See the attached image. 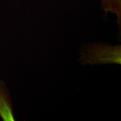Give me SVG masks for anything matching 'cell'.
I'll return each mask as SVG.
<instances>
[{"label": "cell", "instance_id": "1", "mask_svg": "<svg viewBox=\"0 0 121 121\" xmlns=\"http://www.w3.org/2000/svg\"><path fill=\"white\" fill-rule=\"evenodd\" d=\"M80 55V62L82 66L121 65V45H112L104 42L90 43L82 47Z\"/></svg>", "mask_w": 121, "mask_h": 121}, {"label": "cell", "instance_id": "2", "mask_svg": "<svg viewBox=\"0 0 121 121\" xmlns=\"http://www.w3.org/2000/svg\"><path fill=\"white\" fill-rule=\"evenodd\" d=\"M0 117L4 121H15L10 91L4 81L1 79H0Z\"/></svg>", "mask_w": 121, "mask_h": 121}, {"label": "cell", "instance_id": "3", "mask_svg": "<svg viewBox=\"0 0 121 121\" xmlns=\"http://www.w3.org/2000/svg\"><path fill=\"white\" fill-rule=\"evenodd\" d=\"M101 6L105 13H114L117 16V24L121 34V0H101Z\"/></svg>", "mask_w": 121, "mask_h": 121}]
</instances>
